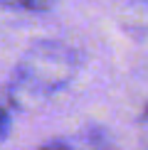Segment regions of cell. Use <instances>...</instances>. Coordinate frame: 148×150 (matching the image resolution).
Returning a JSON list of instances; mask_svg holds the SVG:
<instances>
[{"instance_id": "cell-1", "label": "cell", "mask_w": 148, "mask_h": 150, "mask_svg": "<svg viewBox=\"0 0 148 150\" xmlns=\"http://www.w3.org/2000/svg\"><path fill=\"white\" fill-rule=\"evenodd\" d=\"M79 71V54L59 40H40L27 47L8 86L15 108H37L64 89Z\"/></svg>"}, {"instance_id": "cell-2", "label": "cell", "mask_w": 148, "mask_h": 150, "mask_svg": "<svg viewBox=\"0 0 148 150\" xmlns=\"http://www.w3.org/2000/svg\"><path fill=\"white\" fill-rule=\"evenodd\" d=\"M37 150H111V148L104 145L96 138H84V148H79L74 140H52V143H45V145L37 148Z\"/></svg>"}, {"instance_id": "cell-3", "label": "cell", "mask_w": 148, "mask_h": 150, "mask_svg": "<svg viewBox=\"0 0 148 150\" xmlns=\"http://www.w3.org/2000/svg\"><path fill=\"white\" fill-rule=\"evenodd\" d=\"M57 0H0V5L5 8H15V10H25V12H40V10H49Z\"/></svg>"}, {"instance_id": "cell-4", "label": "cell", "mask_w": 148, "mask_h": 150, "mask_svg": "<svg viewBox=\"0 0 148 150\" xmlns=\"http://www.w3.org/2000/svg\"><path fill=\"white\" fill-rule=\"evenodd\" d=\"M10 126H12V118H10V111L5 108L3 103H0V143L8 138L10 133Z\"/></svg>"}, {"instance_id": "cell-5", "label": "cell", "mask_w": 148, "mask_h": 150, "mask_svg": "<svg viewBox=\"0 0 148 150\" xmlns=\"http://www.w3.org/2000/svg\"><path fill=\"white\" fill-rule=\"evenodd\" d=\"M143 118H146V121H148V103H146V111H143Z\"/></svg>"}]
</instances>
